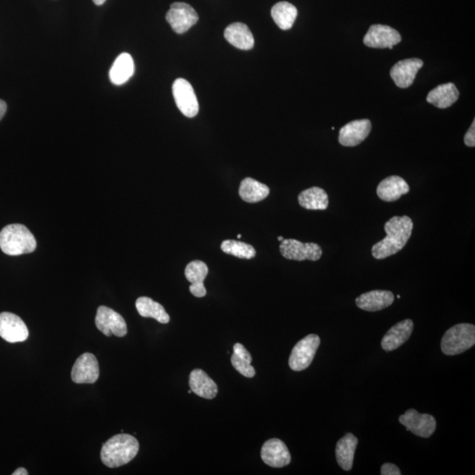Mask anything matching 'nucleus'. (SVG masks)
<instances>
[{"label":"nucleus","instance_id":"obj_1","mask_svg":"<svg viewBox=\"0 0 475 475\" xmlns=\"http://www.w3.org/2000/svg\"><path fill=\"white\" fill-rule=\"evenodd\" d=\"M413 228L409 216H393L385 224L386 236L372 246V256L383 260L400 252L411 237Z\"/></svg>","mask_w":475,"mask_h":475},{"label":"nucleus","instance_id":"obj_2","mask_svg":"<svg viewBox=\"0 0 475 475\" xmlns=\"http://www.w3.org/2000/svg\"><path fill=\"white\" fill-rule=\"evenodd\" d=\"M139 451V443L135 436L121 433L112 436L102 446L101 459L106 466L116 469L130 463Z\"/></svg>","mask_w":475,"mask_h":475},{"label":"nucleus","instance_id":"obj_3","mask_svg":"<svg viewBox=\"0 0 475 475\" xmlns=\"http://www.w3.org/2000/svg\"><path fill=\"white\" fill-rule=\"evenodd\" d=\"M36 245L31 231L21 224L6 226L0 231V249L9 256L32 253L36 250Z\"/></svg>","mask_w":475,"mask_h":475},{"label":"nucleus","instance_id":"obj_4","mask_svg":"<svg viewBox=\"0 0 475 475\" xmlns=\"http://www.w3.org/2000/svg\"><path fill=\"white\" fill-rule=\"evenodd\" d=\"M475 344V326L469 323L457 324L444 334L441 349L444 354L455 356L469 351Z\"/></svg>","mask_w":475,"mask_h":475},{"label":"nucleus","instance_id":"obj_5","mask_svg":"<svg viewBox=\"0 0 475 475\" xmlns=\"http://www.w3.org/2000/svg\"><path fill=\"white\" fill-rule=\"evenodd\" d=\"M320 344L321 339L317 334H309L303 338L292 349L289 359V366L295 371L306 370L313 362Z\"/></svg>","mask_w":475,"mask_h":475},{"label":"nucleus","instance_id":"obj_6","mask_svg":"<svg viewBox=\"0 0 475 475\" xmlns=\"http://www.w3.org/2000/svg\"><path fill=\"white\" fill-rule=\"evenodd\" d=\"M280 252L287 260L298 261H316L322 256V249L316 243H303L294 239L281 241Z\"/></svg>","mask_w":475,"mask_h":475},{"label":"nucleus","instance_id":"obj_7","mask_svg":"<svg viewBox=\"0 0 475 475\" xmlns=\"http://www.w3.org/2000/svg\"><path fill=\"white\" fill-rule=\"evenodd\" d=\"M167 22L177 34H184L199 20V14L189 4L173 3L166 15Z\"/></svg>","mask_w":475,"mask_h":475},{"label":"nucleus","instance_id":"obj_8","mask_svg":"<svg viewBox=\"0 0 475 475\" xmlns=\"http://www.w3.org/2000/svg\"><path fill=\"white\" fill-rule=\"evenodd\" d=\"M174 101L185 116L192 119L199 112V104L191 84L184 79H177L173 84Z\"/></svg>","mask_w":475,"mask_h":475},{"label":"nucleus","instance_id":"obj_9","mask_svg":"<svg viewBox=\"0 0 475 475\" xmlns=\"http://www.w3.org/2000/svg\"><path fill=\"white\" fill-rule=\"evenodd\" d=\"M95 325L106 336L114 334L117 337H124L128 332L126 322L121 315L104 306L99 307L97 310Z\"/></svg>","mask_w":475,"mask_h":475},{"label":"nucleus","instance_id":"obj_10","mask_svg":"<svg viewBox=\"0 0 475 475\" xmlns=\"http://www.w3.org/2000/svg\"><path fill=\"white\" fill-rule=\"evenodd\" d=\"M399 421L406 428V431L421 438L428 439L436 431V421L429 414H420L416 409L406 410L404 415L399 417Z\"/></svg>","mask_w":475,"mask_h":475},{"label":"nucleus","instance_id":"obj_11","mask_svg":"<svg viewBox=\"0 0 475 475\" xmlns=\"http://www.w3.org/2000/svg\"><path fill=\"white\" fill-rule=\"evenodd\" d=\"M401 36L397 30L389 26L379 24L371 26L364 38V44L374 49H393L394 45L401 43Z\"/></svg>","mask_w":475,"mask_h":475},{"label":"nucleus","instance_id":"obj_12","mask_svg":"<svg viewBox=\"0 0 475 475\" xmlns=\"http://www.w3.org/2000/svg\"><path fill=\"white\" fill-rule=\"evenodd\" d=\"M28 326L16 314H0V336L10 344L21 343L28 339Z\"/></svg>","mask_w":475,"mask_h":475},{"label":"nucleus","instance_id":"obj_13","mask_svg":"<svg viewBox=\"0 0 475 475\" xmlns=\"http://www.w3.org/2000/svg\"><path fill=\"white\" fill-rule=\"evenodd\" d=\"M100 376L96 357L92 353H85L76 361L71 370L72 381L77 384H94Z\"/></svg>","mask_w":475,"mask_h":475},{"label":"nucleus","instance_id":"obj_14","mask_svg":"<svg viewBox=\"0 0 475 475\" xmlns=\"http://www.w3.org/2000/svg\"><path fill=\"white\" fill-rule=\"evenodd\" d=\"M261 457L266 465L275 469L286 466L291 461L286 444L279 439L266 441L261 447Z\"/></svg>","mask_w":475,"mask_h":475},{"label":"nucleus","instance_id":"obj_15","mask_svg":"<svg viewBox=\"0 0 475 475\" xmlns=\"http://www.w3.org/2000/svg\"><path fill=\"white\" fill-rule=\"evenodd\" d=\"M371 131L370 120L362 119L352 121L341 129L339 133V143L341 146L353 147L366 139Z\"/></svg>","mask_w":475,"mask_h":475},{"label":"nucleus","instance_id":"obj_16","mask_svg":"<svg viewBox=\"0 0 475 475\" xmlns=\"http://www.w3.org/2000/svg\"><path fill=\"white\" fill-rule=\"evenodd\" d=\"M423 66L424 62L419 59L401 60L391 69V78L397 86L408 89L415 81L418 71Z\"/></svg>","mask_w":475,"mask_h":475},{"label":"nucleus","instance_id":"obj_17","mask_svg":"<svg viewBox=\"0 0 475 475\" xmlns=\"http://www.w3.org/2000/svg\"><path fill=\"white\" fill-rule=\"evenodd\" d=\"M413 329L414 323L411 320H404L392 326L381 341L384 351L389 352L400 348L409 339Z\"/></svg>","mask_w":475,"mask_h":475},{"label":"nucleus","instance_id":"obj_18","mask_svg":"<svg viewBox=\"0 0 475 475\" xmlns=\"http://www.w3.org/2000/svg\"><path fill=\"white\" fill-rule=\"evenodd\" d=\"M208 273V266L199 260L189 262L185 269L186 279L191 283L189 291L196 298H204L207 294L204 282Z\"/></svg>","mask_w":475,"mask_h":475},{"label":"nucleus","instance_id":"obj_19","mask_svg":"<svg viewBox=\"0 0 475 475\" xmlns=\"http://www.w3.org/2000/svg\"><path fill=\"white\" fill-rule=\"evenodd\" d=\"M394 302V295L389 291L376 290L366 292L356 299L357 307L366 311H381Z\"/></svg>","mask_w":475,"mask_h":475},{"label":"nucleus","instance_id":"obj_20","mask_svg":"<svg viewBox=\"0 0 475 475\" xmlns=\"http://www.w3.org/2000/svg\"><path fill=\"white\" fill-rule=\"evenodd\" d=\"M409 186L404 178L392 176L384 179L377 188V195L385 202H395L409 192Z\"/></svg>","mask_w":475,"mask_h":475},{"label":"nucleus","instance_id":"obj_21","mask_svg":"<svg viewBox=\"0 0 475 475\" xmlns=\"http://www.w3.org/2000/svg\"><path fill=\"white\" fill-rule=\"evenodd\" d=\"M189 387L192 393L197 396L211 400L218 394L219 389L216 384L209 377L206 372L201 369H195L189 375Z\"/></svg>","mask_w":475,"mask_h":475},{"label":"nucleus","instance_id":"obj_22","mask_svg":"<svg viewBox=\"0 0 475 475\" xmlns=\"http://www.w3.org/2000/svg\"><path fill=\"white\" fill-rule=\"evenodd\" d=\"M226 39L228 43L243 51L253 49L254 39L252 32L248 26L241 22H235L227 26L225 30Z\"/></svg>","mask_w":475,"mask_h":475},{"label":"nucleus","instance_id":"obj_23","mask_svg":"<svg viewBox=\"0 0 475 475\" xmlns=\"http://www.w3.org/2000/svg\"><path fill=\"white\" fill-rule=\"evenodd\" d=\"M459 93L454 83L443 84L429 93L427 101L439 109H447L458 101Z\"/></svg>","mask_w":475,"mask_h":475},{"label":"nucleus","instance_id":"obj_24","mask_svg":"<svg viewBox=\"0 0 475 475\" xmlns=\"http://www.w3.org/2000/svg\"><path fill=\"white\" fill-rule=\"evenodd\" d=\"M135 66L132 56L128 53H121L117 56L109 71L110 81L114 85L121 86L126 83L134 74Z\"/></svg>","mask_w":475,"mask_h":475},{"label":"nucleus","instance_id":"obj_25","mask_svg":"<svg viewBox=\"0 0 475 475\" xmlns=\"http://www.w3.org/2000/svg\"><path fill=\"white\" fill-rule=\"evenodd\" d=\"M359 439L351 433H348L339 441L336 448V461L338 465L345 471L351 470L353 461Z\"/></svg>","mask_w":475,"mask_h":475},{"label":"nucleus","instance_id":"obj_26","mask_svg":"<svg viewBox=\"0 0 475 475\" xmlns=\"http://www.w3.org/2000/svg\"><path fill=\"white\" fill-rule=\"evenodd\" d=\"M300 206L310 211H325L329 207V196L324 189L313 187L304 190L299 196Z\"/></svg>","mask_w":475,"mask_h":475},{"label":"nucleus","instance_id":"obj_27","mask_svg":"<svg viewBox=\"0 0 475 475\" xmlns=\"http://www.w3.org/2000/svg\"><path fill=\"white\" fill-rule=\"evenodd\" d=\"M239 194L245 202L254 204L267 199L269 195V188L254 179L246 178L239 186Z\"/></svg>","mask_w":475,"mask_h":475},{"label":"nucleus","instance_id":"obj_28","mask_svg":"<svg viewBox=\"0 0 475 475\" xmlns=\"http://www.w3.org/2000/svg\"><path fill=\"white\" fill-rule=\"evenodd\" d=\"M136 307L144 318H153L162 324H167L170 321L169 315L164 307L150 298L141 297L136 299Z\"/></svg>","mask_w":475,"mask_h":475},{"label":"nucleus","instance_id":"obj_29","mask_svg":"<svg viewBox=\"0 0 475 475\" xmlns=\"http://www.w3.org/2000/svg\"><path fill=\"white\" fill-rule=\"evenodd\" d=\"M271 16L281 29L289 30L294 24L298 16V10L291 3L279 2L272 7Z\"/></svg>","mask_w":475,"mask_h":475},{"label":"nucleus","instance_id":"obj_30","mask_svg":"<svg viewBox=\"0 0 475 475\" xmlns=\"http://www.w3.org/2000/svg\"><path fill=\"white\" fill-rule=\"evenodd\" d=\"M253 357L251 356L248 349L241 344H236L234 346V354L231 357V362L235 370L239 374L245 376L246 378H253L256 375V369L251 366Z\"/></svg>","mask_w":475,"mask_h":475},{"label":"nucleus","instance_id":"obj_31","mask_svg":"<svg viewBox=\"0 0 475 475\" xmlns=\"http://www.w3.org/2000/svg\"><path fill=\"white\" fill-rule=\"evenodd\" d=\"M221 249L224 253L241 258V259L250 260L256 256V251L253 246L246 244L245 242L234 241V239H226L223 241Z\"/></svg>","mask_w":475,"mask_h":475},{"label":"nucleus","instance_id":"obj_32","mask_svg":"<svg viewBox=\"0 0 475 475\" xmlns=\"http://www.w3.org/2000/svg\"><path fill=\"white\" fill-rule=\"evenodd\" d=\"M382 475H401V470L399 469V467L394 465V464L386 463L381 467Z\"/></svg>","mask_w":475,"mask_h":475},{"label":"nucleus","instance_id":"obj_33","mask_svg":"<svg viewBox=\"0 0 475 475\" xmlns=\"http://www.w3.org/2000/svg\"><path fill=\"white\" fill-rule=\"evenodd\" d=\"M464 142L469 147L475 146V121L474 120L472 125H471L469 130L467 131Z\"/></svg>","mask_w":475,"mask_h":475},{"label":"nucleus","instance_id":"obj_34","mask_svg":"<svg viewBox=\"0 0 475 475\" xmlns=\"http://www.w3.org/2000/svg\"><path fill=\"white\" fill-rule=\"evenodd\" d=\"M7 105L5 101L0 100V120L5 116L6 112Z\"/></svg>","mask_w":475,"mask_h":475},{"label":"nucleus","instance_id":"obj_35","mask_svg":"<svg viewBox=\"0 0 475 475\" xmlns=\"http://www.w3.org/2000/svg\"><path fill=\"white\" fill-rule=\"evenodd\" d=\"M28 471H26L24 467H21V469H18L16 471H15L14 473H13V475H28Z\"/></svg>","mask_w":475,"mask_h":475},{"label":"nucleus","instance_id":"obj_36","mask_svg":"<svg viewBox=\"0 0 475 475\" xmlns=\"http://www.w3.org/2000/svg\"><path fill=\"white\" fill-rule=\"evenodd\" d=\"M94 3L96 6H101L106 2V0H93Z\"/></svg>","mask_w":475,"mask_h":475},{"label":"nucleus","instance_id":"obj_37","mask_svg":"<svg viewBox=\"0 0 475 475\" xmlns=\"http://www.w3.org/2000/svg\"><path fill=\"white\" fill-rule=\"evenodd\" d=\"M277 239H279V241H283L284 239L282 236H279Z\"/></svg>","mask_w":475,"mask_h":475},{"label":"nucleus","instance_id":"obj_38","mask_svg":"<svg viewBox=\"0 0 475 475\" xmlns=\"http://www.w3.org/2000/svg\"><path fill=\"white\" fill-rule=\"evenodd\" d=\"M237 237H238V239H241V234H239Z\"/></svg>","mask_w":475,"mask_h":475}]
</instances>
